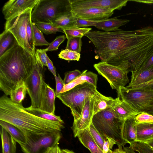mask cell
Segmentation results:
<instances>
[{"label":"cell","instance_id":"6da1fadb","mask_svg":"<svg viewBox=\"0 0 153 153\" xmlns=\"http://www.w3.org/2000/svg\"><path fill=\"white\" fill-rule=\"evenodd\" d=\"M85 36L102 61L136 74L153 55V27L133 30H91Z\"/></svg>","mask_w":153,"mask_h":153},{"label":"cell","instance_id":"7a4b0ae2","mask_svg":"<svg viewBox=\"0 0 153 153\" xmlns=\"http://www.w3.org/2000/svg\"><path fill=\"white\" fill-rule=\"evenodd\" d=\"M36 62L35 55L23 48L15 40L0 57V88L8 96L25 82Z\"/></svg>","mask_w":153,"mask_h":153},{"label":"cell","instance_id":"3957f363","mask_svg":"<svg viewBox=\"0 0 153 153\" xmlns=\"http://www.w3.org/2000/svg\"><path fill=\"white\" fill-rule=\"evenodd\" d=\"M22 103L13 102L4 95L0 98V120L10 123L24 133H41L61 131L64 123L48 121L26 111Z\"/></svg>","mask_w":153,"mask_h":153},{"label":"cell","instance_id":"277c9868","mask_svg":"<svg viewBox=\"0 0 153 153\" xmlns=\"http://www.w3.org/2000/svg\"><path fill=\"white\" fill-rule=\"evenodd\" d=\"M124 121L115 116L112 108L94 114L92 123L100 134L113 140L118 147H123L126 144L122 135Z\"/></svg>","mask_w":153,"mask_h":153},{"label":"cell","instance_id":"5b68a950","mask_svg":"<svg viewBox=\"0 0 153 153\" xmlns=\"http://www.w3.org/2000/svg\"><path fill=\"white\" fill-rule=\"evenodd\" d=\"M97 90V87L85 82L60 94L56 97L70 108L75 121L79 117L86 99L91 97Z\"/></svg>","mask_w":153,"mask_h":153},{"label":"cell","instance_id":"8992f818","mask_svg":"<svg viewBox=\"0 0 153 153\" xmlns=\"http://www.w3.org/2000/svg\"><path fill=\"white\" fill-rule=\"evenodd\" d=\"M71 11L69 0H39L33 9L32 22L51 24L58 17Z\"/></svg>","mask_w":153,"mask_h":153},{"label":"cell","instance_id":"52a82bcc","mask_svg":"<svg viewBox=\"0 0 153 153\" xmlns=\"http://www.w3.org/2000/svg\"><path fill=\"white\" fill-rule=\"evenodd\" d=\"M36 62L25 83L31 100L30 107L44 110L46 83L44 76V66L36 58Z\"/></svg>","mask_w":153,"mask_h":153},{"label":"cell","instance_id":"ba28073f","mask_svg":"<svg viewBox=\"0 0 153 153\" xmlns=\"http://www.w3.org/2000/svg\"><path fill=\"white\" fill-rule=\"evenodd\" d=\"M24 134L26 143L20 146L24 153H46L50 148L58 145L62 137L61 131Z\"/></svg>","mask_w":153,"mask_h":153},{"label":"cell","instance_id":"9c48e42d","mask_svg":"<svg viewBox=\"0 0 153 153\" xmlns=\"http://www.w3.org/2000/svg\"><path fill=\"white\" fill-rule=\"evenodd\" d=\"M33 8H28L21 14L6 20L5 24V30L10 32L18 44L30 53H35L30 46L26 34L27 24L31 19Z\"/></svg>","mask_w":153,"mask_h":153},{"label":"cell","instance_id":"30bf717a","mask_svg":"<svg viewBox=\"0 0 153 153\" xmlns=\"http://www.w3.org/2000/svg\"><path fill=\"white\" fill-rule=\"evenodd\" d=\"M117 93L118 97L139 113L153 100V90L120 87Z\"/></svg>","mask_w":153,"mask_h":153},{"label":"cell","instance_id":"8fae6325","mask_svg":"<svg viewBox=\"0 0 153 153\" xmlns=\"http://www.w3.org/2000/svg\"><path fill=\"white\" fill-rule=\"evenodd\" d=\"M98 74L108 82L111 88L118 91L120 87H125L129 82L128 72L117 66L101 61L94 65Z\"/></svg>","mask_w":153,"mask_h":153},{"label":"cell","instance_id":"7c38bea8","mask_svg":"<svg viewBox=\"0 0 153 153\" xmlns=\"http://www.w3.org/2000/svg\"><path fill=\"white\" fill-rule=\"evenodd\" d=\"M72 9L94 8L114 11L125 6L127 0H69Z\"/></svg>","mask_w":153,"mask_h":153},{"label":"cell","instance_id":"4fadbf2b","mask_svg":"<svg viewBox=\"0 0 153 153\" xmlns=\"http://www.w3.org/2000/svg\"><path fill=\"white\" fill-rule=\"evenodd\" d=\"M39 0H10L4 5L2 12L7 20L19 15L28 8H33Z\"/></svg>","mask_w":153,"mask_h":153},{"label":"cell","instance_id":"5bb4252c","mask_svg":"<svg viewBox=\"0 0 153 153\" xmlns=\"http://www.w3.org/2000/svg\"><path fill=\"white\" fill-rule=\"evenodd\" d=\"M91 97L86 99L79 117L74 121L71 128L75 137H77L80 131L88 127L92 122L94 114V105Z\"/></svg>","mask_w":153,"mask_h":153},{"label":"cell","instance_id":"9a60e30c","mask_svg":"<svg viewBox=\"0 0 153 153\" xmlns=\"http://www.w3.org/2000/svg\"><path fill=\"white\" fill-rule=\"evenodd\" d=\"M71 12L76 18L94 21L108 19L114 13V11L94 8L72 9Z\"/></svg>","mask_w":153,"mask_h":153},{"label":"cell","instance_id":"2e32d148","mask_svg":"<svg viewBox=\"0 0 153 153\" xmlns=\"http://www.w3.org/2000/svg\"><path fill=\"white\" fill-rule=\"evenodd\" d=\"M91 97L94 105V115L98 112L112 108L117 102L116 98L106 97L97 90Z\"/></svg>","mask_w":153,"mask_h":153},{"label":"cell","instance_id":"e0dca14e","mask_svg":"<svg viewBox=\"0 0 153 153\" xmlns=\"http://www.w3.org/2000/svg\"><path fill=\"white\" fill-rule=\"evenodd\" d=\"M117 99L115 105L112 108L115 116L118 118L125 120L139 114L125 102L119 97Z\"/></svg>","mask_w":153,"mask_h":153},{"label":"cell","instance_id":"ac0fdd59","mask_svg":"<svg viewBox=\"0 0 153 153\" xmlns=\"http://www.w3.org/2000/svg\"><path fill=\"white\" fill-rule=\"evenodd\" d=\"M135 116L128 118L124 121L122 135L123 139L126 143L130 144L136 140L137 124L135 119Z\"/></svg>","mask_w":153,"mask_h":153},{"label":"cell","instance_id":"d6986e66","mask_svg":"<svg viewBox=\"0 0 153 153\" xmlns=\"http://www.w3.org/2000/svg\"><path fill=\"white\" fill-rule=\"evenodd\" d=\"M77 137L80 142L89 149L91 153H103L93 139L89 132L88 127L80 131Z\"/></svg>","mask_w":153,"mask_h":153},{"label":"cell","instance_id":"ffe728a7","mask_svg":"<svg viewBox=\"0 0 153 153\" xmlns=\"http://www.w3.org/2000/svg\"><path fill=\"white\" fill-rule=\"evenodd\" d=\"M129 21L127 19H120L114 17L99 22L95 27L105 32L115 31L118 30L120 27L126 25Z\"/></svg>","mask_w":153,"mask_h":153},{"label":"cell","instance_id":"44dd1931","mask_svg":"<svg viewBox=\"0 0 153 153\" xmlns=\"http://www.w3.org/2000/svg\"><path fill=\"white\" fill-rule=\"evenodd\" d=\"M0 131L2 153H16V141L11 135L1 126Z\"/></svg>","mask_w":153,"mask_h":153},{"label":"cell","instance_id":"7402d4cb","mask_svg":"<svg viewBox=\"0 0 153 153\" xmlns=\"http://www.w3.org/2000/svg\"><path fill=\"white\" fill-rule=\"evenodd\" d=\"M136 142H145L153 139V123L137 124Z\"/></svg>","mask_w":153,"mask_h":153},{"label":"cell","instance_id":"603a6c76","mask_svg":"<svg viewBox=\"0 0 153 153\" xmlns=\"http://www.w3.org/2000/svg\"><path fill=\"white\" fill-rule=\"evenodd\" d=\"M0 126L4 128L20 146L26 143V139L24 133L19 128L8 122L0 120Z\"/></svg>","mask_w":153,"mask_h":153},{"label":"cell","instance_id":"cb8c5ba5","mask_svg":"<svg viewBox=\"0 0 153 153\" xmlns=\"http://www.w3.org/2000/svg\"><path fill=\"white\" fill-rule=\"evenodd\" d=\"M77 18L71 11L55 19L51 24L62 29L67 28L75 26Z\"/></svg>","mask_w":153,"mask_h":153},{"label":"cell","instance_id":"d4e9b609","mask_svg":"<svg viewBox=\"0 0 153 153\" xmlns=\"http://www.w3.org/2000/svg\"><path fill=\"white\" fill-rule=\"evenodd\" d=\"M153 79V66L134 76H131V81L126 87L143 83Z\"/></svg>","mask_w":153,"mask_h":153},{"label":"cell","instance_id":"484cf974","mask_svg":"<svg viewBox=\"0 0 153 153\" xmlns=\"http://www.w3.org/2000/svg\"><path fill=\"white\" fill-rule=\"evenodd\" d=\"M26 111L29 113L42 119L61 123H64L63 121L60 116L48 112L38 108H33L30 106L25 108Z\"/></svg>","mask_w":153,"mask_h":153},{"label":"cell","instance_id":"4316f807","mask_svg":"<svg viewBox=\"0 0 153 153\" xmlns=\"http://www.w3.org/2000/svg\"><path fill=\"white\" fill-rule=\"evenodd\" d=\"M45 102L44 111L55 114V93L53 89L46 83L45 93Z\"/></svg>","mask_w":153,"mask_h":153},{"label":"cell","instance_id":"83f0119b","mask_svg":"<svg viewBox=\"0 0 153 153\" xmlns=\"http://www.w3.org/2000/svg\"><path fill=\"white\" fill-rule=\"evenodd\" d=\"M15 40L13 35L4 30L0 35V57L12 45Z\"/></svg>","mask_w":153,"mask_h":153},{"label":"cell","instance_id":"f1b7e54d","mask_svg":"<svg viewBox=\"0 0 153 153\" xmlns=\"http://www.w3.org/2000/svg\"><path fill=\"white\" fill-rule=\"evenodd\" d=\"M27 93L25 82H23L12 91L10 95V98L15 103H21L25 99Z\"/></svg>","mask_w":153,"mask_h":153},{"label":"cell","instance_id":"f546056e","mask_svg":"<svg viewBox=\"0 0 153 153\" xmlns=\"http://www.w3.org/2000/svg\"><path fill=\"white\" fill-rule=\"evenodd\" d=\"M91 28H81L75 26L62 29L67 39L75 37L82 38L90 31Z\"/></svg>","mask_w":153,"mask_h":153},{"label":"cell","instance_id":"4dcf8cb0","mask_svg":"<svg viewBox=\"0 0 153 153\" xmlns=\"http://www.w3.org/2000/svg\"><path fill=\"white\" fill-rule=\"evenodd\" d=\"M35 46H49L50 43L45 39L43 33L38 28L35 23L32 22Z\"/></svg>","mask_w":153,"mask_h":153},{"label":"cell","instance_id":"1f68e13d","mask_svg":"<svg viewBox=\"0 0 153 153\" xmlns=\"http://www.w3.org/2000/svg\"><path fill=\"white\" fill-rule=\"evenodd\" d=\"M35 24L38 28L43 33L46 35L56 34L57 32L64 33L62 29L55 27L51 24L39 22Z\"/></svg>","mask_w":153,"mask_h":153},{"label":"cell","instance_id":"d6a6232c","mask_svg":"<svg viewBox=\"0 0 153 153\" xmlns=\"http://www.w3.org/2000/svg\"><path fill=\"white\" fill-rule=\"evenodd\" d=\"M75 79L82 83L88 82L97 87V75L92 72H87V70H85L82 72L81 76Z\"/></svg>","mask_w":153,"mask_h":153},{"label":"cell","instance_id":"836d02e7","mask_svg":"<svg viewBox=\"0 0 153 153\" xmlns=\"http://www.w3.org/2000/svg\"><path fill=\"white\" fill-rule=\"evenodd\" d=\"M89 132L98 146L102 150L103 146L106 137L100 134L95 128L92 122L88 127Z\"/></svg>","mask_w":153,"mask_h":153},{"label":"cell","instance_id":"e575fe53","mask_svg":"<svg viewBox=\"0 0 153 153\" xmlns=\"http://www.w3.org/2000/svg\"><path fill=\"white\" fill-rule=\"evenodd\" d=\"M82 38L75 37L68 39L65 49L80 53L82 45Z\"/></svg>","mask_w":153,"mask_h":153},{"label":"cell","instance_id":"d590c367","mask_svg":"<svg viewBox=\"0 0 153 153\" xmlns=\"http://www.w3.org/2000/svg\"><path fill=\"white\" fill-rule=\"evenodd\" d=\"M129 144L138 153H153V149L145 142L135 141Z\"/></svg>","mask_w":153,"mask_h":153},{"label":"cell","instance_id":"8d00e7d4","mask_svg":"<svg viewBox=\"0 0 153 153\" xmlns=\"http://www.w3.org/2000/svg\"><path fill=\"white\" fill-rule=\"evenodd\" d=\"M58 56L66 60L78 61L80 58L81 54L76 51L65 49L61 51L58 54Z\"/></svg>","mask_w":153,"mask_h":153},{"label":"cell","instance_id":"74e56055","mask_svg":"<svg viewBox=\"0 0 153 153\" xmlns=\"http://www.w3.org/2000/svg\"><path fill=\"white\" fill-rule=\"evenodd\" d=\"M137 124L153 123V115L145 112L137 114L135 116Z\"/></svg>","mask_w":153,"mask_h":153},{"label":"cell","instance_id":"f35d334b","mask_svg":"<svg viewBox=\"0 0 153 153\" xmlns=\"http://www.w3.org/2000/svg\"><path fill=\"white\" fill-rule=\"evenodd\" d=\"M32 22L31 18L27 25L26 34L29 44L33 51L35 53L33 32L32 25Z\"/></svg>","mask_w":153,"mask_h":153},{"label":"cell","instance_id":"ab89813d","mask_svg":"<svg viewBox=\"0 0 153 153\" xmlns=\"http://www.w3.org/2000/svg\"><path fill=\"white\" fill-rule=\"evenodd\" d=\"M82 74V72L77 69L66 72L65 74V77L63 80L65 85L72 82L81 76Z\"/></svg>","mask_w":153,"mask_h":153},{"label":"cell","instance_id":"60d3db41","mask_svg":"<svg viewBox=\"0 0 153 153\" xmlns=\"http://www.w3.org/2000/svg\"><path fill=\"white\" fill-rule=\"evenodd\" d=\"M66 38V36L62 35L57 36L55 39L50 43L48 47L44 49L46 51H52L57 50L60 44Z\"/></svg>","mask_w":153,"mask_h":153},{"label":"cell","instance_id":"b9f144b4","mask_svg":"<svg viewBox=\"0 0 153 153\" xmlns=\"http://www.w3.org/2000/svg\"><path fill=\"white\" fill-rule=\"evenodd\" d=\"M44 50L37 49L35 53L36 58L39 62L44 66H47V55Z\"/></svg>","mask_w":153,"mask_h":153},{"label":"cell","instance_id":"7bdbcfd3","mask_svg":"<svg viewBox=\"0 0 153 153\" xmlns=\"http://www.w3.org/2000/svg\"><path fill=\"white\" fill-rule=\"evenodd\" d=\"M100 21H94L77 18L75 26L78 27L95 26L96 24Z\"/></svg>","mask_w":153,"mask_h":153},{"label":"cell","instance_id":"ee69618b","mask_svg":"<svg viewBox=\"0 0 153 153\" xmlns=\"http://www.w3.org/2000/svg\"><path fill=\"white\" fill-rule=\"evenodd\" d=\"M116 143L112 139L106 137L105 141L103 146V153H112L113 151L111 149Z\"/></svg>","mask_w":153,"mask_h":153},{"label":"cell","instance_id":"f6af8a7d","mask_svg":"<svg viewBox=\"0 0 153 153\" xmlns=\"http://www.w3.org/2000/svg\"><path fill=\"white\" fill-rule=\"evenodd\" d=\"M56 84L55 92L56 97L58 95L65 85L63 80L62 79L59 74L57 76L54 77Z\"/></svg>","mask_w":153,"mask_h":153},{"label":"cell","instance_id":"bcb514c9","mask_svg":"<svg viewBox=\"0 0 153 153\" xmlns=\"http://www.w3.org/2000/svg\"><path fill=\"white\" fill-rule=\"evenodd\" d=\"M133 89H141L153 90V79L146 82L129 88Z\"/></svg>","mask_w":153,"mask_h":153},{"label":"cell","instance_id":"7dc6e473","mask_svg":"<svg viewBox=\"0 0 153 153\" xmlns=\"http://www.w3.org/2000/svg\"><path fill=\"white\" fill-rule=\"evenodd\" d=\"M153 66V55L151 56L150 58L146 62L145 64L139 70L137 73L135 75L140 72L149 68Z\"/></svg>","mask_w":153,"mask_h":153},{"label":"cell","instance_id":"c3c4849f","mask_svg":"<svg viewBox=\"0 0 153 153\" xmlns=\"http://www.w3.org/2000/svg\"><path fill=\"white\" fill-rule=\"evenodd\" d=\"M47 67L49 71L53 74L54 77L57 76L55 68L53 65L52 62L48 55L47 57Z\"/></svg>","mask_w":153,"mask_h":153},{"label":"cell","instance_id":"681fc988","mask_svg":"<svg viewBox=\"0 0 153 153\" xmlns=\"http://www.w3.org/2000/svg\"><path fill=\"white\" fill-rule=\"evenodd\" d=\"M143 112L153 115V100L145 106Z\"/></svg>","mask_w":153,"mask_h":153},{"label":"cell","instance_id":"f907efd6","mask_svg":"<svg viewBox=\"0 0 153 153\" xmlns=\"http://www.w3.org/2000/svg\"><path fill=\"white\" fill-rule=\"evenodd\" d=\"M60 148L57 145L53 147L50 148L46 153H59Z\"/></svg>","mask_w":153,"mask_h":153},{"label":"cell","instance_id":"816d5d0a","mask_svg":"<svg viewBox=\"0 0 153 153\" xmlns=\"http://www.w3.org/2000/svg\"><path fill=\"white\" fill-rule=\"evenodd\" d=\"M123 150L126 153H137L131 146L128 147H123Z\"/></svg>","mask_w":153,"mask_h":153},{"label":"cell","instance_id":"f5cc1de1","mask_svg":"<svg viewBox=\"0 0 153 153\" xmlns=\"http://www.w3.org/2000/svg\"><path fill=\"white\" fill-rule=\"evenodd\" d=\"M112 153H126L122 147H118L113 151Z\"/></svg>","mask_w":153,"mask_h":153},{"label":"cell","instance_id":"db71d44e","mask_svg":"<svg viewBox=\"0 0 153 153\" xmlns=\"http://www.w3.org/2000/svg\"><path fill=\"white\" fill-rule=\"evenodd\" d=\"M61 153H75L74 152L69 150L65 149H61Z\"/></svg>","mask_w":153,"mask_h":153},{"label":"cell","instance_id":"11a10c76","mask_svg":"<svg viewBox=\"0 0 153 153\" xmlns=\"http://www.w3.org/2000/svg\"><path fill=\"white\" fill-rule=\"evenodd\" d=\"M153 149V139H151L145 142Z\"/></svg>","mask_w":153,"mask_h":153},{"label":"cell","instance_id":"9f6ffc18","mask_svg":"<svg viewBox=\"0 0 153 153\" xmlns=\"http://www.w3.org/2000/svg\"><path fill=\"white\" fill-rule=\"evenodd\" d=\"M59 153H61V149H60L59 150Z\"/></svg>","mask_w":153,"mask_h":153}]
</instances>
